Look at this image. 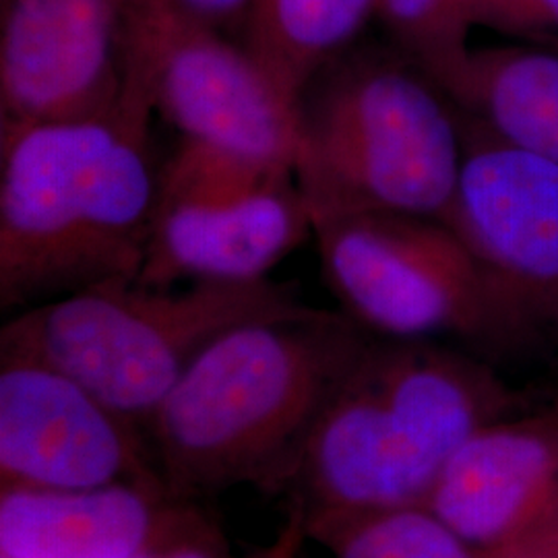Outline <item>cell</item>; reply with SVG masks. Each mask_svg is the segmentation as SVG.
<instances>
[{
  "mask_svg": "<svg viewBox=\"0 0 558 558\" xmlns=\"http://www.w3.org/2000/svg\"><path fill=\"white\" fill-rule=\"evenodd\" d=\"M158 548V546H156ZM156 548H151V550H145V553H141L137 557L133 558H158V550Z\"/></svg>",
  "mask_w": 558,
  "mask_h": 558,
  "instance_id": "23",
  "label": "cell"
},
{
  "mask_svg": "<svg viewBox=\"0 0 558 558\" xmlns=\"http://www.w3.org/2000/svg\"><path fill=\"white\" fill-rule=\"evenodd\" d=\"M195 507L133 482L80 490L0 488V557H137L160 546Z\"/></svg>",
  "mask_w": 558,
  "mask_h": 558,
  "instance_id": "13",
  "label": "cell"
},
{
  "mask_svg": "<svg viewBox=\"0 0 558 558\" xmlns=\"http://www.w3.org/2000/svg\"><path fill=\"white\" fill-rule=\"evenodd\" d=\"M151 101L126 85L89 119L0 129V308L135 279L158 201Z\"/></svg>",
  "mask_w": 558,
  "mask_h": 558,
  "instance_id": "2",
  "label": "cell"
},
{
  "mask_svg": "<svg viewBox=\"0 0 558 558\" xmlns=\"http://www.w3.org/2000/svg\"><path fill=\"white\" fill-rule=\"evenodd\" d=\"M306 534L333 558H484L426 507L329 519Z\"/></svg>",
  "mask_w": 558,
  "mask_h": 558,
  "instance_id": "17",
  "label": "cell"
},
{
  "mask_svg": "<svg viewBox=\"0 0 558 558\" xmlns=\"http://www.w3.org/2000/svg\"><path fill=\"white\" fill-rule=\"evenodd\" d=\"M424 507L484 558L550 557L558 550V396L474 433Z\"/></svg>",
  "mask_w": 558,
  "mask_h": 558,
  "instance_id": "11",
  "label": "cell"
},
{
  "mask_svg": "<svg viewBox=\"0 0 558 558\" xmlns=\"http://www.w3.org/2000/svg\"><path fill=\"white\" fill-rule=\"evenodd\" d=\"M0 558H9V557H0Z\"/></svg>",
  "mask_w": 558,
  "mask_h": 558,
  "instance_id": "25",
  "label": "cell"
},
{
  "mask_svg": "<svg viewBox=\"0 0 558 558\" xmlns=\"http://www.w3.org/2000/svg\"><path fill=\"white\" fill-rule=\"evenodd\" d=\"M440 89L502 140L558 163V46L470 48Z\"/></svg>",
  "mask_w": 558,
  "mask_h": 558,
  "instance_id": "14",
  "label": "cell"
},
{
  "mask_svg": "<svg viewBox=\"0 0 558 558\" xmlns=\"http://www.w3.org/2000/svg\"><path fill=\"white\" fill-rule=\"evenodd\" d=\"M163 488L147 433L40 360L0 354V488Z\"/></svg>",
  "mask_w": 558,
  "mask_h": 558,
  "instance_id": "9",
  "label": "cell"
},
{
  "mask_svg": "<svg viewBox=\"0 0 558 558\" xmlns=\"http://www.w3.org/2000/svg\"><path fill=\"white\" fill-rule=\"evenodd\" d=\"M461 15L468 27L480 23L558 46V0H461Z\"/></svg>",
  "mask_w": 558,
  "mask_h": 558,
  "instance_id": "19",
  "label": "cell"
},
{
  "mask_svg": "<svg viewBox=\"0 0 558 558\" xmlns=\"http://www.w3.org/2000/svg\"><path fill=\"white\" fill-rule=\"evenodd\" d=\"M373 333L294 304L214 339L149 422L166 490L197 502L253 486L286 495L323 408Z\"/></svg>",
  "mask_w": 558,
  "mask_h": 558,
  "instance_id": "1",
  "label": "cell"
},
{
  "mask_svg": "<svg viewBox=\"0 0 558 558\" xmlns=\"http://www.w3.org/2000/svg\"><path fill=\"white\" fill-rule=\"evenodd\" d=\"M180 11L234 38L244 32L253 0H172Z\"/></svg>",
  "mask_w": 558,
  "mask_h": 558,
  "instance_id": "21",
  "label": "cell"
},
{
  "mask_svg": "<svg viewBox=\"0 0 558 558\" xmlns=\"http://www.w3.org/2000/svg\"><path fill=\"white\" fill-rule=\"evenodd\" d=\"M308 239L315 226L294 177L230 203L156 207L135 279L160 288L259 281Z\"/></svg>",
  "mask_w": 558,
  "mask_h": 558,
  "instance_id": "12",
  "label": "cell"
},
{
  "mask_svg": "<svg viewBox=\"0 0 558 558\" xmlns=\"http://www.w3.org/2000/svg\"><path fill=\"white\" fill-rule=\"evenodd\" d=\"M306 539L311 538L306 534L304 519H302L299 511L290 509L288 521L279 530L276 539L246 558H302V550H304Z\"/></svg>",
  "mask_w": 558,
  "mask_h": 558,
  "instance_id": "22",
  "label": "cell"
},
{
  "mask_svg": "<svg viewBox=\"0 0 558 558\" xmlns=\"http://www.w3.org/2000/svg\"><path fill=\"white\" fill-rule=\"evenodd\" d=\"M377 0H253L242 46L294 106L304 85L356 46Z\"/></svg>",
  "mask_w": 558,
  "mask_h": 558,
  "instance_id": "15",
  "label": "cell"
},
{
  "mask_svg": "<svg viewBox=\"0 0 558 558\" xmlns=\"http://www.w3.org/2000/svg\"><path fill=\"white\" fill-rule=\"evenodd\" d=\"M315 240L339 311L373 336L518 348L474 255L439 218L362 214L319 223Z\"/></svg>",
  "mask_w": 558,
  "mask_h": 558,
  "instance_id": "6",
  "label": "cell"
},
{
  "mask_svg": "<svg viewBox=\"0 0 558 558\" xmlns=\"http://www.w3.org/2000/svg\"><path fill=\"white\" fill-rule=\"evenodd\" d=\"M126 75L180 137L292 166L294 106L242 44L172 0H133Z\"/></svg>",
  "mask_w": 558,
  "mask_h": 558,
  "instance_id": "8",
  "label": "cell"
},
{
  "mask_svg": "<svg viewBox=\"0 0 558 558\" xmlns=\"http://www.w3.org/2000/svg\"><path fill=\"white\" fill-rule=\"evenodd\" d=\"M131 7L133 0H0V129L119 108Z\"/></svg>",
  "mask_w": 558,
  "mask_h": 558,
  "instance_id": "10",
  "label": "cell"
},
{
  "mask_svg": "<svg viewBox=\"0 0 558 558\" xmlns=\"http://www.w3.org/2000/svg\"><path fill=\"white\" fill-rule=\"evenodd\" d=\"M299 304L290 283L145 286L117 279L11 315L0 354L40 360L147 433L201 352L244 320Z\"/></svg>",
  "mask_w": 558,
  "mask_h": 558,
  "instance_id": "5",
  "label": "cell"
},
{
  "mask_svg": "<svg viewBox=\"0 0 558 558\" xmlns=\"http://www.w3.org/2000/svg\"><path fill=\"white\" fill-rule=\"evenodd\" d=\"M459 114L463 160L440 220L474 255L515 345L558 338V163Z\"/></svg>",
  "mask_w": 558,
  "mask_h": 558,
  "instance_id": "7",
  "label": "cell"
},
{
  "mask_svg": "<svg viewBox=\"0 0 558 558\" xmlns=\"http://www.w3.org/2000/svg\"><path fill=\"white\" fill-rule=\"evenodd\" d=\"M548 558H558V550H557V553H553V555H550V557H548Z\"/></svg>",
  "mask_w": 558,
  "mask_h": 558,
  "instance_id": "24",
  "label": "cell"
},
{
  "mask_svg": "<svg viewBox=\"0 0 558 558\" xmlns=\"http://www.w3.org/2000/svg\"><path fill=\"white\" fill-rule=\"evenodd\" d=\"M396 46L440 85L468 54L461 0H377Z\"/></svg>",
  "mask_w": 558,
  "mask_h": 558,
  "instance_id": "18",
  "label": "cell"
},
{
  "mask_svg": "<svg viewBox=\"0 0 558 558\" xmlns=\"http://www.w3.org/2000/svg\"><path fill=\"white\" fill-rule=\"evenodd\" d=\"M527 403L476 352L373 336L323 408L286 497L304 527L424 507L459 447Z\"/></svg>",
  "mask_w": 558,
  "mask_h": 558,
  "instance_id": "3",
  "label": "cell"
},
{
  "mask_svg": "<svg viewBox=\"0 0 558 558\" xmlns=\"http://www.w3.org/2000/svg\"><path fill=\"white\" fill-rule=\"evenodd\" d=\"M156 550L158 558H234L218 523L203 515L199 507Z\"/></svg>",
  "mask_w": 558,
  "mask_h": 558,
  "instance_id": "20",
  "label": "cell"
},
{
  "mask_svg": "<svg viewBox=\"0 0 558 558\" xmlns=\"http://www.w3.org/2000/svg\"><path fill=\"white\" fill-rule=\"evenodd\" d=\"M461 160L458 106L398 46H352L294 101L292 170L315 228L362 214L440 220Z\"/></svg>",
  "mask_w": 558,
  "mask_h": 558,
  "instance_id": "4",
  "label": "cell"
},
{
  "mask_svg": "<svg viewBox=\"0 0 558 558\" xmlns=\"http://www.w3.org/2000/svg\"><path fill=\"white\" fill-rule=\"evenodd\" d=\"M294 177L286 161L267 160L234 147L180 137L158 166L156 207L216 205L244 199Z\"/></svg>",
  "mask_w": 558,
  "mask_h": 558,
  "instance_id": "16",
  "label": "cell"
}]
</instances>
